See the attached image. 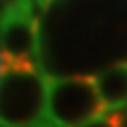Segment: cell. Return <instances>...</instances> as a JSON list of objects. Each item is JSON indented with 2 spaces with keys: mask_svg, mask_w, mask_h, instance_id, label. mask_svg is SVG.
<instances>
[{
  "mask_svg": "<svg viewBox=\"0 0 127 127\" xmlns=\"http://www.w3.org/2000/svg\"><path fill=\"white\" fill-rule=\"evenodd\" d=\"M40 2H45V5H50V2H52V0H40Z\"/></svg>",
  "mask_w": 127,
  "mask_h": 127,
  "instance_id": "obj_7",
  "label": "cell"
},
{
  "mask_svg": "<svg viewBox=\"0 0 127 127\" xmlns=\"http://www.w3.org/2000/svg\"><path fill=\"white\" fill-rule=\"evenodd\" d=\"M2 68H5V57H2V47H0V75H2Z\"/></svg>",
  "mask_w": 127,
  "mask_h": 127,
  "instance_id": "obj_6",
  "label": "cell"
},
{
  "mask_svg": "<svg viewBox=\"0 0 127 127\" xmlns=\"http://www.w3.org/2000/svg\"><path fill=\"white\" fill-rule=\"evenodd\" d=\"M0 47L5 66H38V21L28 17L24 7H12L9 14L0 21Z\"/></svg>",
  "mask_w": 127,
  "mask_h": 127,
  "instance_id": "obj_3",
  "label": "cell"
},
{
  "mask_svg": "<svg viewBox=\"0 0 127 127\" xmlns=\"http://www.w3.org/2000/svg\"><path fill=\"white\" fill-rule=\"evenodd\" d=\"M47 78L38 66H5L0 75V125L47 123Z\"/></svg>",
  "mask_w": 127,
  "mask_h": 127,
  "instance_id": "obj_1",
  "label": "cell"
},
{
  "mask_svg": "<svg viewBox=\"0 0 127 127\" xmlns=\"http://www.w3.org/2000/svg\"><path fill=\"white\" fill-rule=\"evenodd\" d=\"M5 2H7V5H9V7H19V5H21V2H24V0H5Z\"/></svg>",
  "mask_w": 127,
  "mask_h": 127,
  "instance_id": "obj_5",
  "label": "cell"
},
{
  "mask_svg": "<svg viewBox=\"0 0 127 127\" xmlns=\"http://www.w3.org/2000/svg\"><path fill=\"white\" fill-rule=\"evenodd\" d=\"M94 82H96V90H99L101 99L108 106L127 101V64L125 61L96 71Z\"/></svg>",
  "mask_w": 127,
  "mask_h": 127,
  "instance_id": "obj_4",
  "label": "cell"
},
{
  "mask_svg": "<svg viewBox=\"0 0 127 127\" xmlns=\"http://www.w3.org/2000/svg\"><path fill=\"white\" fill-rule=\"evenodd\" d=\"M106 104L94 75H52L47 80V123L52 125H101Z\"/></svg>",
  "mask_w": 127,
  "mask_h": 127,
  "instance_id": "obj_2",
  "label": "cell"
}]
</instances>
